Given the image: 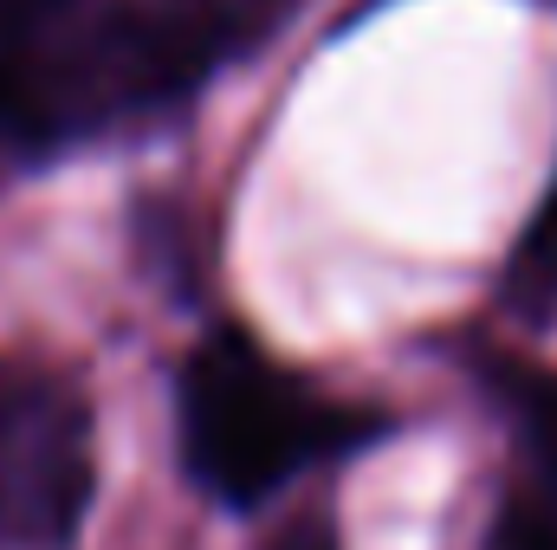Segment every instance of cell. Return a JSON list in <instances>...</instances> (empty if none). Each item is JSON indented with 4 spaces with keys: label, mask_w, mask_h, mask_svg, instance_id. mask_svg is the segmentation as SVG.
Listing matches in <instances>:
<instances>
[{
    "label": "cell",
    "mask_w": 557,
    "mask_h": 550,
    "mask_svg": "<svg viewBox=\"0 0 557 550\" xmlns=\"http://www.w3.org/2000/svg\"><path fill=\"white\" fill-rule=\"evenodd\" d=\"M267 550H337V532H331L324 512H311V518H292Z\"/></svg>",
    "instance_id": "obj_5"
},
{
    "label": "cell",
    "mask_w": 557,
    "mask_h": 550,
    "mask_svg": "<svg viewBox=\"0 0 557 550\" xmlns=\"http://www.w3.org/2000/svg\"><path fill=\"white\" fill-rule=\"evenodd\" d=\"M91 414L33 370H0V538L20 550H65L91 512Z\"/></svg>",
    "instance_id": "obj_2"
},
{
    "label": "cell",
    "mask_w": 557,
    "mask_h": 550,
    "mask_svg": "<svg viewBox=\"0 0 557 550\" xmlns=\"http://www.w3.org/2000/svg\"><path fill=\"white\" fill-rule=\"evenodd\" d=\"M519 414H525V434H532L545 473L557 479V376H532L519 389Z\"/></svg>",
    "instance_id": "obj_4"
},
{
    "label": "cell",
    "mask_w": 557,
    "mask_h": 550,
    "mask_svg": "<svg viewBox=\"0 0 557 550\" xmlns=\"http://www.w3.org/2000/svg\"><path fill=\"white\" fill-rule=\"evenodd\" d=\"M175 409H182L188 479L208 499H221L227 512L267 505L298 466L344 453L376 427L363 421V409H344L318 396L311 383L285 376L240 330H221L188 357Z\"/></svg>",
    "instance_id": "obj_1"
},
{
    "label": "cell",
    "mask_w": 557,
    "mask_h": 550,
    "mask_svg": "<svg viewBox=\"0 0 557 550\" xmlns=\"http://www.w3.org/2000/svg\"><path fill=\"white\" fill-rule=\"evenodd\" d=\"M506 285H512L525 317H545L557 304V175L539 201V214H532V227H525V240H519V253H512Z\"/></svg>",
    "instance_id": "obj_3"
}]
</instances>
